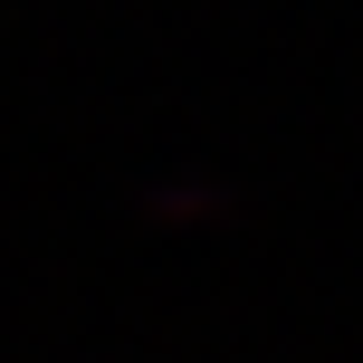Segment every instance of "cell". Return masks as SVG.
I'll return each mask as SVG.
<instances>
[{"mask_svg": "<svg viewBox=\"0 0 363 363\" xmlns=\"http://www.w3.org/2000/svg\"><path fill=\"white\" fill-rule=\"evenodd\" d=\"M220 211V191L201 172H172V182H153V220H211Z\"/></svg>", "mask_w": 363, "mask_h": 363, "instance_id": "6da1fadb", "label": "cell"}]
</instances>
